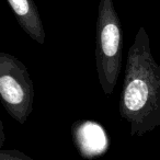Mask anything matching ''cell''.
Instances as JSON below:
<instances>
[{
  "mask_svg": "<svg viewBox=\"0 0 160 160\" xmlns=\"http://www.w3.org/2000/svg\"><path fill=\"white\" fill-rule=\"evenodd\" d=\"M118 112L132 136L160 128V64L153 58L144 27L138 28L127 52Z\"/></svg>",
  "mask_w": 160,
  "mask_h": 160,
  "instance_id": "obj_1",
  "label": "cell"
},
{
  "mask_svg": "<svg viewBox=\"0 0 160 160\" xmlns=\"http://www.w3.org/2000/svg\"><path fill=\"white\" fill-rule=\"evenodd\" d=\"M122 25L113 0H100L97 17L96 66L99 83L105 96L114 92L122 70Z\"/></svg>",
  "mask_w": 160,
  "mask_h": 160,
  "instance_id": "obj_2",
  "label": "cell"
},
{
  "mask_svg": "<svg viewBox=\"0 0 160 160\" xmlns=\"http://www.w3.org/2000/svg\"><path fill=\"white\" fill-rule=\"evenodd\" d=\"M0 98L7 113L24 124L33 111L35 89L27 66L16 56L0 53Z\"/></svg>",
  "mask_w": 160,
  "mask_h": 160,
  "instance_id": "obj_3",
  "label": "cell"
},
{
  "mask_svg": "<svg viewBox=\"0 0 160 160\" xmlns=\"http://www.w3.org/2000/svg\"><path fill=\"white\" fill-rule=\"evenodd\" d=\"M8 5L18 21L21 29L34 42L43 45L46 41V32L34 0H7Z\"/></svg>",
  "mask_w": 160,
  "mask_h": 160,
  "instance_id": "obj_4",
  "label": "cell"
},
{
  "mask_svg": "<svg viewBox=\"0 0 160 160\" xmlns=\"http://www.w3.org/2000/svg\"><path fill=\"white\" fill-rule=\"evenodd\" d=\"M0 160H34L24 155L18 149H2L0 150Z\"/></svg>",
  "mask_w": 160,
  "mask_h": 160,
  "instance_id": "obj_5",
  "label": "cell"
},
{
  "mask_svg": "<svg viewBox=\"0 0 160 160\" xmlns=\"http://www.w3.org/2000/svg\"><path fill=\"white\" fill-rule=\"evenodd\" d=\"M0 127H1V139H0V146L3 145V129H2V122H0Z\"/></svg>",
  "mask_w": 160,
  "mask_h": 160,
  "instance_id": "obj_6",
  "label": "cell"
}]
</instances>
